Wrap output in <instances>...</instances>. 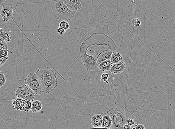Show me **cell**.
Wrapping results in <instances>:
<instances>
[{
  "label": "cell",
  "mask_w": 175,
  "mask_h": 129,
  "mask_svg": "<svg viewBox=\"0 0 175 129\" xmlns=\"http://www.w3.org/2000/svg\"><path fill=\"white\" fill-rule=\"evenodd\" d=\"M117 48L112 38L104 33H94L81 44L79 52L86 68L94 71L98 68L97 61L100 55L108 51L114 52Z\"/></svg>",
  "instance_id": "1"
},
{
  "label": "cell",
  "mask_w": 175,
  "mask_h": 129,
  "mask_svg": "<svg viewBox=\"0 0 175 129\" xmlns=\"http://www.w3.org/2000/svg\"><path fill=\"white\" fill-rule=\"evenodd\" d=\"M42 84L43 93H50L58 86L56 73L51 68L44 66L40 67L36 73Z\"/></svg>",
  "instance_id": "2"
},
{
  "label": "cell",
  "mask_w": 175,
  "mask_h": 129,
  "mask_svg": "<svg viewBox=\"0 0 175 129\" xmlns=\"http://www.w3.org/2000/svg\"><path fill=\"white\" fill-rule=\"evenodd\" d=\"M52 10L54 18L61 21H69L73 18L75 14L70 10L62 0L56 2L52 6Z\"/></svg>",
  "instance_id": "3"
},
{
  "label": "cell",
  "mask_w": 175,
  "mask_h": 129,
  "mask_svg": "<svg viewBox=\"0 0 175 129\" xmlns=\"http://www.w3.org/2000/svg\"><path fill=\"white\" fill-rule=\"evenodd\" d=\"M110 117L112 121V129H122L125 124L126 117L125 114L118 110L114 108L107 111L106 113Z\"/></svg>",
  "instance_id": "4"
},
{
  "label": "cell",
  "mask_w": 175,
  "mask_h": 129,
  "mask_svg": "<svg viewBox=\"0 0 175 129\" xmlns=\"http://www.w3.org/2000/svg\"><path fill=\"white\" fill-rule=\"evenodd\" d=\"M24 82L36 95L42 94V84L36 73H30L24 79Z\"/></svg>",
  "instance_id": "5"
},
{
  "label": "cell",
  "mask_w": 175,
  "mask_h": 129,
  "mask_svg": "<svg viewBox=\"0 0 175 129\" xmlns=\"http://www.w3.org/2000/svg\"><path fill=\"white\" fill-rule=\"evenodd\" d=\"M15 95L16 97L32 102L34 101L36 95L26 84H22L18 87L16 90Z\"/></svg>",
  "instance_id": "6"
},
{
  "label": "cell",
  "mask_w": 175,
  "mask_h": 129,
  "mask_svg": "<svg viewBox=\"0 0 175 129\" xmlns=\"http://www.w3.org/2000/svg\"><path fill=\"white\" fill-rule=\"evenodd\" d=\"M63 1L68 9L74 13L79 11L82 6V1L80 0H63Z\"/></svg>",
  "instance_id": "7"
},
{
  "label": "cell",
  "mask_w": 175,
  "mask_h": 129,
  "mask_svg": "<svg viewBox=\"0 0 175 129\" xmlns=\"http://www.w3.org/2000/svg\"><path fill=\"white\" fill-rule=\"evenodd\" d=\"M14 8V6L5 5L2 8L0 11V15L2 17L4 23L9 21L12 18Z\"/></svg>",
  "instance_id": "8"
},
{
  "label": "cell",
  "mask_w": 175,
  "mask_h": 129,
  "mask_svg": "<svg viewBox=\"0 0 175 129\" xmlns=\"http://www.w3.org/2000/svg\"><path fill=\"white\" fill-rule=\"evenodd\" d=\"M125 67L126 64L125 62L122 61L118 63L113 64L109 71L112 74H120L125 71Z\"/></svg>",
  "instance_id": "9"
},
{
  "label": "cell",
  "mask_w": 175,
  "mask_h": 129,
  "mask_svg": "<svg viewBox=\"0 0 175 129\" xmlns=\"http://www.w3.org/2000/svg\"><path fill=\"white\" fill-rule=\"evenodd\" d=\"M25 100L15 97L13 98L12 105L16 110L23 111Z\"/></svg>",
  "instance_id": "10"
},
{
  "label": "cell",
  "mask_w": 175,
  "mask_h": 129,
  "mask_svg": "<svg viewBox=\"0 0 175 129\" xmlns=\"http://www.w3.org/2000/svg\"><path fill=\"white\" fill-rule=\"evenodd\" d=\"M102 119L103 116L101 114H96L93 115L91 119V123L93 128H98L101 127Z\"/></svg>",
  "instance_id": "11"
},
{
  "label": "cell",
  "mask_w": 175,
  "mask_h": 129,
  "mask_svg": "<svg viewBox=\"0 0 175 129\" xmlns=\"http://www.w3.org/2000/svg\"><path fill=\"white\" fill-rule=\"evenodd\" d=\"M112 65L110 60H107L102 62L98 65V67L103 72H106L110 71Z\"/></svg>",
  "instance_id": "12"
},
{
  "label": "cell",
  "mask_w": 175,
  "mask_h": 129,
  "mask_svg": "<svg viewBox=\"0 0 175 129\" xmlns=\"http://www.w3.org/2000/svg\"><path fill=\"white\" fill-rule=\"evenodd\" d=\"M113 52H114L113 51L109 50L103 52L101 55H100L99 57H98L97 61L98 66L102 62L105 61L106 60L110 59L111 55Z\"/></svg>",
  "instance_id": "13"
},
{
  "label": "cell",
  "mask_w": 175,
  "mask_h": 129,
  "mask_svg": "<svg viewBox=\"0 0 175 129\" xmlns=\"http://www.w3.org/2000/svg\"><path fill=\"white\" fill-rule=\"evenodd\" d=\"M43 105L40 101L36 100L32 102L31 110L33 113H37L40 112L42 109Z\"/></svg>",
  "instance_id": "14"
},
{
  "label": "cell",
  "mask_w": 175,
  "mask_h": 129,
  "mask_svg": "<svg viewBox=\"0 0 175 129\" xmlns=\"http://www.w3.org/2000/svg\"><path fill=\"white\" fill-rule=\"evenodd\" d=\"M123 57L120 53L114 52H112L110 60L113 64L123 61Z\"/></svg>",
  "instance_id": "15"
},
{
  "label": "cell",
  "mask_w": 175,
  "mask_h": 129,
  "mask_svg": "<svg viewBox=\"0 0 175 129\" xmlns=\"http://www.w3.org/2000/svg\"><path fill=\"white\" fill-rule=\"evenodd\" d=\"M101 127L102 128H111L112 121H111L110 117L107 114L103 116L102 122Z\"/></svg>",
  "instance_id": "16"
},
{
  "label": "cell",
  "mask_w": 175,
  "mask_h": 129,
  "mask_svg": "<svg viewBox=\"0 0 175 129\" xmlns=\"http://www.w3.org/2000/svg\"><path fill=\"white\" fill-rule=\"evenodd\" d=\"M114 79V77L112 74L105 73L102 74L101 81L104 82L106 84H109L112 82Z\"/></svg>",
  "instance_id": "17"
},
{
  "label": "cell",
  "mask_w": 175,
  "mask_h": 129,
  "mask_svg": "<svg viewBox=\"0 0 175 129\" xmlns=\"http://www.w3.org/2000/svg\"><path fill=\"white\" fill-rule=\"evenodd\" d=\"M0 37L2 38L6 42H9L11 41V39L10 34L4 31L1 33V34H0Z\"/></svg>",
  "instance_id": "18"
},
{
  "label": "cell",
  "mask_w": 175,
  "mask_h": 129,
  "mask_svg": "<svg viewBox=\"0 0 175 129\" xmlns=\"http://www.w3.org/2000/svg\"><path fill=\"white\" fill-rule=\"evenodd\" d=\"M32 102L25 101L23 107V111L25 112H28L31 110Z\"/></svg>",
  "instance_id": "19"
},
{
  "label": "cell",
  "mask_w": 175,
  "mask_h": 129,
  "mask_svg": "<svg viewBox=\"0 0 175 129\" xmlns=\"http://www.w3.org/2000/svg\"><path fill=\"white\" fill-rule=\"evenodd\" d=\"M6 82V78L4 73L0 71V88L5 85Z\"/></svg>",
  "instance_id": "20"
},
{
  "label": "cell",
  "mask_w": 175,
  "mask_h": 129,
  "mask_svg": "<svg viewBox=\"0 0 175 129\" xmlns=\"http://www.w3.org/2000/svg\"><path fill=\"white\" fill-rule=\"evenodd\" d=\"M60 28L63 29L64 30H67L70 28V24L67 22L66 21H62L60 22L59 25Z\"/></svg>",
  "instance_id": "21"
},
{
  "label": "cell",
  "mask_w": 175,
  "mask_h": 129,
  "mask_svg": "<svg viewBox=\"0 0 175 129\" xmlns=\"http://www.w3.org/2000/svg\"><path fill=\"white\" fill-rule=\"evenodd\" d=\"M132 24L135 27H139L141 25V22L139 19L138 18H134L133 19L131 22Z\"/></svg>",
  "instance_id": "22"
},
{
  "label": "cell",
  "mask_w": 175,
  "mask_h": 129,
  "mask_svg": "<svg viewBox=\"0 0 175 129\" xmlns=\"http://www.w3.org/2000/svg\"><path fill=\"white\" fill-rule=\"evenodd\" d=\"M7 50L8 45L6 41L4 40L0 42V51Z\"/></svg>",
  "instance_id": "23"
},
{
  "label": "cell",
  "mask_w": 175,
  "mask_h": 129,
  "mask_svg": "<svg viewBox=\"0 0 175 129\" xmlns=\"http://www.w3.org/2000/svg\"><path fill=\"white\" fill-rule=\"evenodd\" d=\"M9 52L12 53V52H11L10 51L8 50L0 51V57H2V58L7 57Z\"/></svg>",
  "instance_id": "24"
},
{
  "label": "cell",
  "mask_w": 175,
  "mask_h": 129,
  "mask_svg": "<svg viewBox=\"0 0 175 129\" xmlns=\"http://www.w3.org/2000/svg\"><path fill=\"white\" fill-rule=\"evenodd\" d=\"M8 57H4V58L0 57V67L2 66L6 63V61L8 60Z\"/></svg>",
  "instance_id": "25"
},
{
  "label": "cell",
  "mask_w": 175,
  "mask_h": 129,
  "mask_svg": "<svg viewBox=\"0 0 175 129\" xmlns=\"http://www.w3.org/2000/svg\"><path fill=\"white\" fill-rule=\"evenodd\" d=\"M132 129H146L142 124H136Z\"/></svg>",
  "instance_id": "26"
},
{
  "label": "cell",
  "mask_w": 175,
  "mask_h": 129,
  "mask_svg": "<svg viewBox=\"0 0 175 129\" xmlns=\"http://www.w3.org/2000/svg\"><path fill=\"white\" fill-rule=\"evenodd\" d=\"M125 123L127 124V125H130V126H131L134 125L135 124V122L134 120H133V119L132 118H129L126 121Z\"/></svg>",
  "instance_id": "27"
},
{
  "label": "cell",
  "mask_w": 175,
  "mask_h": 129,
  "mask_svg": "<svg viewBox=\"0 0 175 129\" xmlns=\"http://www.w3.org/2000/svg\"><path fill=\"white\" fill-rule=\"evenodd\" d=\"M66 30L61 28H58V30H57V32H58L59 34L60 35L64 34V33H66Z\"/></svg>",
  "instance_id": "28"
},
{
  "label": "cell",
  "mask_w": 175,
  "mask_h": 129,
  "mask_svg": "<svg viewBox=\"0 0 175 129\" xmlns=\"http://www.w3.org/2000/svg\"><path fill=\"white\" fill-rule=\"evenodd\" d=\"M7 1H6V0H0V9H2L3 6L5 5Z\"/></svg>",
  "instance_id": "29"
},
{
  "label": "cell",
  "mask_w": 175,
  "mask_h": 129,
  "mask_svg": "<svg viewBox=\"0 0 175 129\" xmlns=\"http://www.w3.org/2000/svg\"><path fill=\"white\" fill-rule=\"evenodd\" d=\"M131 127L125 124L122 127V129H131Z\"/></svg>",
  "instance_id": "30"
},
{
  "label": "cell",
  "mask_w": 175,
  "mask_h": 129,
  "mask_svg": "<svg viewBox=\"0 0 175 129\" xmlns=\"http://www.w3.org/2000/svg\"><path fill=\"white\" fill-rule=\"evenodd\" d=\"M92 129H111V128H102V127H100V128H92Z\"/></svg>",
  "instance_id": "31"
},
{
  "label": "cell",
  "mask_w": 175,
  "mask_h": 129,
  "mask_svg": "<svg viewBox=\"0 0 175 129\" xmlns=\"http://www.w3.org/2000/svg\"><path fill=\"white\" fill-rule=\"evenodd\" d=\"M3 31V29L2 28H0V34H1V33Z\"/></svg>",
  "instance_id": "32"
},
{
  "label": "cell",
  "mask_w": 175,
  "mask_h": 129,
  "mask_svg": "<svg viewBox=\"0 0 175 129\" xmlns=\"http://www.w3.org/2000/svg\"><path fill=\"white\" fill-rule=\"evenodd\" d=\"M4 41V39L2 38L1 37H0V42H1L2 41Z\"/></svg>",
  "instance_id": "33"
},
{
  "label": "cell",
  "mask_w": 175,
  "mask_h": 129,
  "mask_svg": "<svg viewBox=\"0 0 175 129\" xmlns=\"http://www.w3.org/2000/svg\"></svg>",
  "instance_id": "34"
}]
</instances>
